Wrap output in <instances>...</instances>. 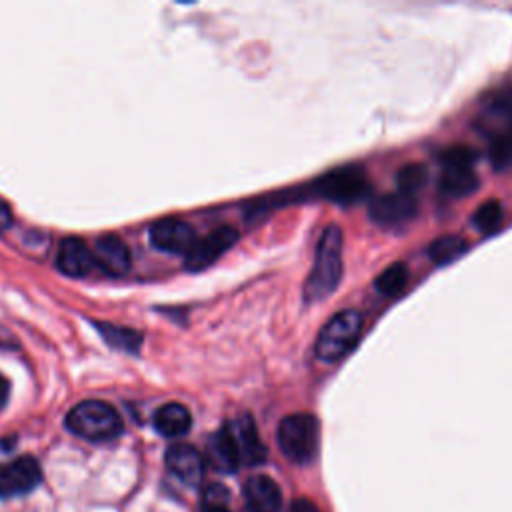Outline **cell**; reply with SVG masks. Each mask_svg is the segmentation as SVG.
Returning a JSON list of instances; mask_svg holds the SVG:
<instances>
[{
    "mask_svg": "<svg viewBox=\"0 0 512 512\" xmlns=\"http://www.w3.org/2000/svg\"><path fill=\"white\" fill-rule=\"evenodd\" d=\"M476 130L488 142V158L494 168L512 164V88L488 96L476 114Z\"/></svg>",
    "mask_w": 512,
    "mask_h": 512,
    "instance_id": "6da1fadb",
    "label": "cell"
},
{
    "mask_svg": "<svg viewBox=\"0 0 512 512\" xmlns=\"http://www.w3.org/2000/svg\"><path fill=\"white\" fill-rule=\"evenodd\" d=\"M342 230L336 224H328L316 244L314 266L304 282V300L314 304L328 298L342 278Z\"/></svg>",
    "mask_w": 512,
    "mask_h": 512,
    "instance_id": "7a4b0ae2",
    "label": "cell"
},
{
    "mask_svg": "<svg viewBox=\"0 0 512 512\" xmlns=\"http://www.w3.org/2000/svg\"><path fill=\"white\" fill-rule=\"evenodd\" d=\"M66 428L90 442H108L122 432L118 410L102 400H84L66 414Z\"/></svg>",
    "mask_w": 512,
    "mask_h": 512,
    "instance_id": "3957f363",
    "label": "cell"
},
{
    "mask_svg": "<svg viewBox=\"0 0 512 512\" xmlns=\"http://www.w3.org/2000/svg\"><path fill=\"white\" fill-rule=\"evenodd\" d=\"M362 314L356 310L336 312L318 332L314 352L322 362H338L348 356L362 334Z\"/></svg>",
    "mask_w": 512,
    "mask_h": 512,
    "instance_id": "277c9868",
    "label": "cell"
},
{
    "mask_svg": "<svg viewBox=\"0 0 512 512\" xmlns=\"http://www.w3.org/2000/svg\"><path fill=\"white\" fill-rule=\"evenodd\" d=\"M320 444V424L316 416L298 412L286 416L278 426V446L282 454L294 464H308L314 460Z\"/></svg>",
    "mask_w": 512,
    "mask_h": 512,
    "instance_id": "5b68a950",
    "label": "cell"
},
{
    "mask_svg": "<svg viewBox=\"0 0 512 512\" xmlns=\"http://www.w3.org/2000/svg\"><path fill=\"white\" fill-rule=\"evenodd\" d=\"M476 154L468 146L446 148L440 156V192L450 198H462L478 188V178L474 174Z\"/></svg>",
    "mask_w": 512,
    "mask_h": 512,
    "instance_id": "8992f818",
    "label": "cell"
},
{
    "mask_svg": "<svg viewBox=\"0 0 512 512\" xmlns=\"http://www.w3.org/2000/svg\"><path fill=\"white\" fill-rule=\"evenodd\" d=\"M370 188L368 174L362 166H342L324 174L316 182V192L332 202L350 204L366 196Z\"/></svg>",
    "mask_w": 512,
    "mask_h": 512,
    "instance_id": "52a82bcc",
    "label": "cell"
},
{
    "mask_svg": "<svg viewBox=\"0 0 512 512\" xmlns=\"http://www.w3.org/2000/svg\"><path fill=\"white\" fill-rule=\"evenodd\" d=\"M418 214L416 196L400 190L376 196L370 204V218L382 228H398L410 222Z\"/></svg>",
    "mask_w": 512,
    "mask_h": 512,
    "instance_id": "ba28073f",
    "label": "cell"
},
{
    "mask_svg": "<svg viewBox=\"0 0 512 512\" xmlns=\"http://www.w3.org/2000/svg\"><path fill=\"white\" fill-rule=\"evenodd\" d=\"M150 244L160 252L186 256L196 244V232L180 218H162L150 226Z\"/></svg>",
    "mask_w": 512,
    "mask_h": 512,
    "instance_id": "9c48e42d",
    "label": "cell"
},
{
    "mask_svg": "<svg viewBox=\"0 0 512 512\" xmlns=\"http://www.w3.org/2000/svg\"><path fill=\"white\" fill-rule=\"evenodd\" d=\"M238 238V230L232 226H220L212 232H208L204 238L196 240L192 250L186 254V270L200 272L208 268L212 262H216Z\"/></svg>",
    "mask_w": 512,
    "mask_h": 512,
    "instance_id": "30bf717a",
    "label": "cell"
},
{
    "mask_svg": "<svg viewBox=\"0 0 512 512\" xmlns=\"http://www.w3.org/2000/svg\"><path fill=\"white\" fill-rule=\"evenodd\" d=\"M42 480L40 464L32 456H22L0 468V496L14 498L32 492Z\"/></svg>",
    "mask_w": 512,
    "mask_h": 512,
    "instance_id": "8fae6325",
    "label": "cell"
},
{
    "mask_svg": "<svg viewBox=\"0 0 512 512\" xmlns=\"http://www.w3.org/2000/svg\"><path fill=\"white\" fill-rule=\"evenodd\" d=\"M166 466L180 482L196 486L204 478L206 458L190 444H172L166 450Z\"/></svg>",
    "mask_w": 512,
    "mask_h": 512,
    "instance_id": "7c38bea8",
    "label": "cell"
},
{
    "mask_svg": "<svg viewBox=\"0 0 512 512\" xmlns=\"http://www.w3.org/2000/svg\"><path fill=\"white\" fill-rule=\"evenodd\" d=\"M56 266L62 274L72 278H84L98 266L94 252L76 236H68L58 246Z\"/></svg>",
    "mask_w": 512,
    "mask_h": 512,
    "instance_id": "4fadbf2b",
    "label": "cell"
},
{
    "mask_svg": "<svg viewBox=\"0 0 512 512\" xmlns=\"http://www.w3.org/2000/svg\"><path fill=\"white\" fill-rule=\"evenodd\" d=\"M242 494L248 512H282V492L270 476H250L244 482Z\"/></svg>",
    "mask_w": 512,
    "mask_h": 512,
    "instance_id": "5bb4252c",
    "label": "cell"
},
{
    "mask_svg": "<svg viewBox=\"0 0 512 512\" xmlns=\"http://www.w3.org/2000/svg\"><path fill=\"white\" fill-rule=\"evenodd\" d=\"M94 258L98 268H102L108 276H114V278L124 276L132 266L128 246L124 244V240H120L114 234H104L96 240Z\"/></svg>",
    "mask_w": 512,
    "mask_h": 512,
    "instance_id": "9a60e30c",
    "label": "cell"
},
{
    "mask_svg": "<svg viewBox=\"0 0 512 512\" xmlns=\"http://www.w3.org/2000/svg\"><path fill=\"white\" fill-rule=\"evenodd\" d=\"M206 460L212 468L224 474L234 472L238 470V466H242L240 452H238L234 434L230 430V424H224L216 434H212L206 448Z\"/></svg>",
    "mask_w": 512,
    "mask_h": 512,
    "instance_id": "2e32d148",
    "label": "cell"
},
{
    "mask_svg": "<svg viewBox=\"0 0 512 512\" xmlns=\"http://www.w3.org/2000/svg\"><path fill=\"white\" fill-rule=\"evenodd\" d=\"M228 424H230V430L234 434L242 464L256 466V464L264 462L266 460V446L262 444V440L258 436V430H256V424H254L252 416L244 414L238 420L228 422Z\"/></svg>",
    "mask_w": 512,
    "mask_h": 512,
    "instance_id": "e0dca14e",
    "label": "cell"
},
{
    "mask_svg": "<svg viewBox=\"0 0 512 512\" xmlns=\"http://www.w3.org/2000/svg\"><path fill=\"white\" fill-rule=\"evenodd\" d=\"M192 426V416L186 406L178 402H170L160 406L154 412V428L158 434L166 438H178L184 436Z\"/></svg>",
    "mask_w": 512,
    "mask_h": 512,
    "instance_id": "ac0fdd59",
    "label": "cell"
},
{
    "mask_svg": "<svg viewBox=\"0 0 512 512\" xmlns=\"http://www.w3.org/2000/svg\"><path fill=\"white\" fill-rule=\"evenodd\" d=\"M468 250V242L462 236L456 234H446L436 238L430 248H428V258L436 264V266H446L456 262L460 256H464V252Z\"/></svg>",
    "mask_w": 512,
    "mask_h": 512,
    "instance_id": "d6986e66",
    "label": "cell"
},
{
    "mask_svg": "<svg viewBox=\"0 0 512 512\" xmlns=\"http://www.w3.org/2000/svg\"><path fill=\"white\" fill-rule=\"evenodd\" d=\"M94 326L112 348L126 350V352H136L142 344V334L132 330V328L116 326V324H108V322H94Z\"/></svg>",
    "mask_w": 512,
    "mask_h": 512,
    "instance_id": "ffe728a7",
    "label": "cell"
},
{
    "mask_svg": "<svg viewBox=\"0 0 512 512\" xmlns=\"http://www.w3.org/2000/svg\"><path fill=\"white\" fill-rule=\"evenodd\" d=\"M408 282V268L404 262H392L374 280V288L382 296H396Z\"/></svg>",
    "mask_w": 512,
    "mask_h": 512,
    "instance_id": "44dd1931",
    "label": "cell"
},
{
    "mask_svg": "<svg viewBox=\"0 0 512 512\" xmlns=\"http://www.w3.org/2000/svg\"><path fill=\"white\" fill-rule=\"evenodd\" d=\"M504 220V210L498 200H486L480 204L472 216V224L478 232L482 234H492L502 226Z\"/></svg>",
    "mask_w": 512,
    "mask_h": 512,
    "instance_id": "7402d4cb",
    "label": "cell"
},
{
    "mask_svg": "<svg viewBox=\"0 0 512 512\" xmlns=\"http://www.w3.org/2000/svg\"><path fill=\"white\" fill-rule=\"evenodd\" d=\"M426 180H428V170L424 164H406L396 176L398 190L410 196H416L420 188L426 184Z\"/></svg>",
    "mask_w": 512,
    "mask_h": 512,
    "instance_id": "603a6c76",
    "label": "cell"
},
{
    "mask_svg": "<svg viewBox=\"0 0 512 512\" xmlns=\"http://www.w3.org/2000/svg\"><path fill=\"white\" fill-rule=\"evenodd\" d=\"M226 504H228V492L224 490V486H218V484L208 486V490L204 492L202 512H230Z\"/></svg>",
    "mask_w": 512,
    "mask_h": 512,
    "instance_id": "cb8c5ba5",
    "label": "cell"
},
{
    "mask_svg": "<svg viewBox=\"0 0 512 512\" xmlns=\"http://www.w3.org/2000/svg\"><path fill=\"white\" fill-rule=\"evenodd\" d=\"M12 210H10V206L0 198V232L2 230H8L10 226H12Z\"/></svg>",
    "mask_w": 512,
    "mask_h": 512,
    "instance_id": "d4e9b609",
    "label": "cell"
},
{
    "mask_svg": "<svg viewBox=\"0 0 512 512\" xmlns=\"http://www.w3.org/2000/svg\"><path fill=\"white\" fill-rule=\"evenodd\" d=\"M290 512H320V510L314 506V502H310L306 498H298L292 502Z\"/></svg>",
    "mask_w": 512,
    "mask_h": 512,
    "instance_id": "484cf974",
    "label": "cell"
},
{
    "mask_svg": "<svg viewBox=\"0 0 512 512\" xmlns=\"http://www.w3.org/2000/svg\"><path fill=\"white\" fill-rule=\"evenodd\" d=\"M8 392H10V384H8V380L0 374V410L4 408V404H6V400H8Z\"/></svg>",
    "mask_w": 512,
    "mask_h": 512,
    "instance_id": "4316f807",
    "label": "cell"
}]
</instances>
